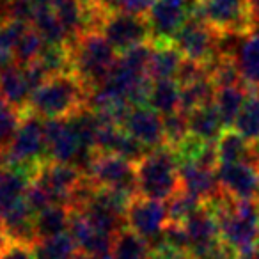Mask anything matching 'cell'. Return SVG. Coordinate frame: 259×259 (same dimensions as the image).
Here are the masks:
<instances>
[{"label":"cell","instance_id":"6da1fadb","mask_svg":"<svg viewBox=\"0 0 259 259\" xmlns=\"http://www.w3.org/2000/svg\"><path fill=\"white\" fill-rule=\"evenodd\" d=\"M89 91L73 73L50 76L30 96L27 110L41 119H68L87 107Z\"/></svg>","mask_w":259,"mask_h":259},{"label":"cell","instance_id":"7a4b0ae2","mask_svg":"<svg viewBox=\"0 0 259 259\" xmlns=\"http://www.w3.org/2000/svg\"><path fill=\"white\" fill-rule=\"evenodd\" d=\"M68 48L71 54V73L78 76L89 93L108 78L119 57L101 32L82 34L68 43Z\"/></svg>","mask_w":259,"mask_h":259},{"label":"cell","instance_id":"3957f363","mask_svg":"<svg viewBox=\"0 0 259 259\" xmlns=\"http://www.w3.org/2000/svg\"><path fill=\"white\" fill-rule=\"evenodd\" d=\"M137 165V188L146 199L165 202L181 190L180 163L172 148L151 149Z\"/></svg>","mask_w":259,"mask_h":259},{"label":"cell","instance_id":"277c9868","mask_svg":"<svg viewBox=\"0 0 259 259\" xmlns=\"http://www.w3.org/2000/svg\"><path fill=\"white\" fill-rule=\"evenodd\" d=\"M220 236L241 255L259 250V202L227 199L215 213Z\"/></svg>","mask_w":259,"mask_h":259},{"label":"cell","instance_id":"5b68a950","mask_svg":"<svg viewBox=\"0 0 259 259\" xmlns=\"http://www.w3.org/2000/svg\"><path fill=\"white\" fill-rule=\"evenodd\" d=\"M6 165H16L30 169L36 174V169L47 162V137H45V119L25 112L23 119L16 130L15 139L8 151L4 153Z\"/></svg>","mask_w":259,"mask_h":259},{"label":"cell","instance_id":"8992f818","mask_svg":"<svg viewBox=\"0 0 259 259\" xmlns=\"http://www.w3.org/2000/svg\"><path fill=\"white\" fill-rule=\"evenodd\" d=\"M87 178L98 188L119 192L128 197H135L139 194L137 165L122 156L98 153Z\"/></svg>","mask_w":259,"mask_h":259},{"label":"cell","instance_id":"52a82bcc","mask_svg":"<svg viewBox=\"0 0 259 259\" xmlns=\"http://www.w3.org/2000/svg\"><path fill=\"white\" fill-rule=\"evenodd\" d=\"M220 34L209 27L204 20L192 15L183 27L174 36L172 45L185 59L209 64L219 57Z\"/></svg>","mask_w":259,"mask_h":259},{"label":"cell","instance_id":"ba28073f","mask_svg":"<svg viewBox=\"0 0 259 259\" xmlns=\"http://www.w3.org/2000/svg\"><path fill=\"white\" fill-rule=\"evenodd\" d=\"M101 34L117 54H124L135 47L151 43L146 16L130 15L122 11L107 15L101 27Z\"/></svg>","mask_w":259,"mask_h":259},{"label":"cell","instance_id":"9c48e42d","mask_svg":"<svg viewBox=\"0 0 259 259\" xmlns=\"http://www.w3.org/2000/svg\"><path fill=\"white\" fill-rule=\"evenodd\" d=\"M190 16L192 9L185 0H155L146 15L151 43H172L178 30Z\"/></svg>","mask_w":259,"mask_h":259},{"label":"cell","instance_id":"30bf717a","mask_svg":"<svg viewBox=\"0 0 259 259\" xmlns=\"http://www.w3.org/2000/svg\"><path fill=\"white\" fill-rule=\"evenodd\" d=\"M167 224H169L167 204L160 201L135 195L126 208V227L146 238L149 245L160 240Z\"/></svg>","mask_w":259,"mask_h":259},{"label":"cell","instance_id":"8fae6325","mask_svg":"<svg viewBox=\"0 0 259 259\" xmlns=\"http://www.w3.org/2000/svg\"><path fill=\"white\" fill-rule=\"evenodd\" d=\"M217 178L222 192L231 199L259 202V167L255 163H220Z\"/></svg>","mask_w":259,"mask_h":259},{"label":"cell","instance_id":"7c38bea8","mask_svg":"<svg viewBox=\"0 0 259 259\" xmlns=\"http://www.w3.org/2000/svg\"><path fill=\"white\" fill-rule=\"evenodd\" d=\"M45 137H47V162H61L73 165L76 158L89 149L82 144L69 119H47Z\"/></svg>","mask_w":259,"mask_h":259},{"label":"cell","instance_id":"4fadbf2b","mask_svg":"<svg viewBox=\"0 0 259 259\" xmlns=\"http://www.w3.org/2000/svg\"><path fill=\"white\" fill-rule=\"evenodd\" d=\"M121 128L130 137H134L142 146L151 149L165 146V132H163V117L156 114L148 105H134L126 112Z\"/></svg>","mask_w":259,"mask_h":259},{"label":"cell","instance_id":"5bb4252c","mask_svg":"<svg viewBox=\"0 0 259 259\" xmlns=\"http://www.w3.org/2000/svg\"><path fill=\"white\" fill-rule=\"evenodd\" d=\"M83 180V174L71 163L61 162H43L36 169L32 181H37L41 187H45L54 197L55 204L68 206L71 192L76 185Z\"/></svg>","mask_w":259,"mask_h":259},{"label":"cell","instance_id":"9a60e30c","mask_svg":"<svg viewBox=\"0 0 259 259\" xmlns=\"http://www.w3.org/2000/svg\"><path fill=\"white\" fill-rule=\"evenodd\" d=\"M69 234L75 241L76 248L82 254L98 255V257H108L112 254V243H114V234H108L105 231L98 229L96 226L89 222L82 213L73 211Z\"/></svg>","mask_w":259,"mask_h":259},{"label":"cell","instance_id":"2e32d148","mask_svg":"<svg viewBox=\"0 0 259 259\" xmlns=\"http://www.w3.org/2000/svg\"><path fill=\"white\" fill-rule=\"evenodd\" d=\"M183 227L188 234V241H190L192 259H194V255L206 250L222 238L220 236L219 219L208 204H202L190 219L185 220Z\"/></svg>","mask_w":259,"mask_h":259},{"label":"cell","instance_id":"e0dca14e","mask_svg":"<svg viewBox=\"0 0 259 259\" xmlns=\"http://www.w3.org/2000/svg\"><path fill=\"white\" fill-rule=\"evenodd\" d=\"M231 59L240 73L241 82L252 91H259V27H254L238 39Z\"/></svg>","mask_w":259,"mask_h":259},{"label":"cell","instance_id":"ac0fdd59","mask_svg":"<svg viewBox=\"0 0 259 259\" xmlns=\"http://www.w3.org/2000/svg\"><path fill=\"white\" fill-rule=\"evenodd\" d=\"M34 170L16 165L0 167V217L25 199Z\"/></svg>","mask_w":259,"mask_h":259},{"label":"cell","instance_id":"d6986e66","mask_svg":"<svg viewBox=\"0 0 259 259\" xmlns=\"http://www.w3.org/2000/svg\"><path fill=\"white\" fill-rule=\"evenodd\" d=\"M181 188L199 197L202 202L211 201L222 192L217 178V169L197 165V163H183L180 165Z\"/></svg>","mask_w":259,"mask_h":259},{"label":"cell","instance_id":"ffe728a7","mask_svg":"<svg viewBox=\"0 0 259 259\" xmlns=\"http://www.w3.org/2000/svg\"><path fill=\"white\" fill-rule=\"evenodd\" d=\"M34 219H36V213L27 206L25 199L0 217L13 243H23L29 247H34L37 243Z\"/></svg>","mask_w":259,"mask_h":259},{"label":"cell","instance_id":"44dd1931","mask_svg":"<svg viewBox=\"0 0 259 259\" xmlns=\"http://www.w3.org/2000/svg\"><path fill=\"white\" fill-rule=\"evenodd\" d=\"M34 89L25 75V69L20 64H11L0 73V98L8 103L25 112Z\"/></svg>","mask_w":259,"mask_h":259},{"label":"cell","instance_id":"7402d4cb","mask_svg":"<svg viewBox=\"0 0 259 259\" xmlns=\"http://www.w3.org/2000/svg\"><path fill=\"white\" fill-rule=\"evenodd\" d=\"M220 163H254V144L234 128H226L215 142Z\"/></svg>","mask_w":259,"mask_h":259},{"label":"cell","instance_id":"603a6c76","mask_svg":"<svg viewBox=\"0 0 259 259\" xmlns=\"http://www.w3.org/2000/svg\"><path fill=\"white\" fill-rule=\"evenodd\" d=\"M71 219L73 209L66 204H52L48 208H45L43 211L36 213L34 226H36L37 241L69 233Z\"/></svg>","mask_w":259,"mask_h":259},{"label":"cell","instance_id":"cb8c5ba5","mask_svg":"<svg viewBox=\"0 0 259 259\" xmlns=\"http://www.w3.org/2000/svg\"><path fill=\"white\" fill-rule=\"evenodd\" d=\"M146 105L162 117L181 110V85L176 80H151Z\"/></svg>","mask_w":259,"mask_h":259},{"label":"cell","instance_id":"d4e9b609","mask_svg":"<svg viewBox=\"0 0 259 259\" xmlns=\"http://www.w3.org/2000/svg\"><path fill=\"white\" fill-rule=\"evenodd\" d=\"M183 59L185 57L172 43L153 45L151 59L148 64V76L151 80H174Z\"/></svg>","mask_w":259,"mask_h":259},{"label":"cell","instance_id":"484cf974","mask_svg":"<svg viewBox=\"0 0 259 259\" xmlns=\"http://www.w3.org/2000/svg\"><path fill=\"white\" fill-rule=\"evenodd\" d=\"M250 91V87H247L245 83H236V85L219 87L217 89L213 105H215L219 115L222 117V122L226 128H231L234 124Z\"/></svg>","mask_w":259,"mask_h":259},{"label":"cell","instance_id":"4316f807","mask_svg":"<svg viewBox=\"0 0 259 259\" xmlns=\"http://www.w3.org/2000/svg\"><path fill=\"white\" fill-rule=\"evenodd\" d=\"M187 115H188V130H190V134L199 137L201 141L217 142L220 134L226 130L222 117L219 115V112H217L213 103L202 105V107L188 112Z\"/></svg>","mask_w":259,"mask_h":259},{"label":"cell","instance_id":"83f0119b","mask_svg":"<svg viewBox=\"0 0 259 259\" xmlns=\"http://www.w3.org/2000/svg\"><path fill=\"white\" fill-rule=\"evenodd\" d=\"M151 252L153 248L146 238L124 227L115 234L110 259H149Z\"/></svg>","mask_w":259,"mask_h":259},{"label":"cell","instance_id":"f1b7e54d","mask_svg":"<svg viewBox=\"0 0 259 259\" xmlns=\"http://www.w3.org/2000/svg\"><path fill=\"white\" fill-rule=\"evenodd\" d=\"M30 25L39 32L47 45H68L69 34L62 22L59 20L57 13L48 8H36Z\"/></svg>","mask_w":259,"mask_h":259},{"label":"cell","instance_id":"f546056e","mask_svg":"<svg viewBox=\"0 0 259 259\" xmlns=\"http://www.w3.org/2000/svg\"><path fill=\"white\" fill-rule=\"evenodd\" d=\"M32 250L36 259H73L78 254V248L69 233L37 241Z\"/></svg>","mask_w":259,"mask_h":259},{"label":"cell","instance_id":"4dcf8cb0","mask_svg":"<svg viewBox=\"0 0 259 259\" xmlns=\"http://www.w3.org/2000/svg\"><path fill=\"white\" fill-rule=\"evenodd\" d=\"M233 126L248 142H259V91H250Z\"/></svg>","mask_w":259,"mask_h":259},{"label":"cell","instance_id":"1f68e13d","mask_svg":"<svg viewBox=\"0 0 259 259\" xmlns=\"http://www.w3.org/2000/svg\"><path fill=\"white\" fill-rule=\"evenodd\" d=\"M217 85L211 80V76L181 87V112L188 114V112L195 110V108L202 107V105L213 103Z\"/></svg>","mask_w":259,"mask_h":259},{"label":"cell","instance_id":"d6a6232c","mask_svg":"<svg viewBox=\"0 0 259 259\" xmlns=\"http://www.w3.org/2000/svg\"><path fill=\"white\" fill-rule=\"evenodd\" d=\"M45 41L43 37L39 36L36 29L32 25L22 34V37L18 39V43L15 45L13 48V59H15V64L25 66L30 64V62L37 61L39 54L43 52L45 48Z\"/></svg>","mask_w":259,"mask_h":259},{"label":"cell","instance_id":"836d02e7","mask_svg":"<svg viewBox=\"0 0 259 259\" xmlns=\"http://www.w3.org/2000/svg\"><path fill=\"white\" fill-rule=\"evenodd\" d=\"M25 112L18 110L11 103L0 98V153H6L15 139L16 130L23 119Z\"/></svg>","mask_w":259,"mask_h":259},{"label":"cell","instance_id":"e575fe53","mask_svg":"<svg viewBox=\"0 0 259 259\" xmlns=\"http://www.w3.org/2000/svg\"><path fill=\"white\" fill-rule=\"evenodd\" d=\"M204 202L199 197L192 195L190 192L181 188L172 199L167 201V213H169V222L183 224L187 219H190Z\"/></svg>","mask_w":259,"mask_h":259},{"label":"cell","instance_id":"d590c367","mask_svg":"<svg viewBox=\"0 0 259 259\" xmlns=\"http://www.w3.org/2000/svg\"><path fill=\"white\" fill-rule=\"evenodd\" d=\"M163 132H165V144L169 148L178 146L188 134V115L185 112H174L163 117Z\"/></svg>","mask_w":259,"mask_h":259},{"label":"cell","instance_id":"8d00e7d4","mask_svg":"<svg viewBox=\"0 0 259 259\" xmlns=\"http://www.w3.org/2000/svg\"><path fill=\"white\" fill-rule=\"evenodd\" d=\"M151 248L153 252L149 259H192V254L188 250L170 247V245L163 243V241H160L158 245H155Z\"/></svg>","mask_w":259,"mask_h":259},{"label":"cell","instance_id":"74e56055","mask_svg":"<svg viewBox=\"0 0 259 259\" xmlns=\"http://www.w3.org/2000/svg\"><path fill=\"white\" fill-rule=\"evenodd\" d=\"M153 4H155V0H119V11L146 16Z\"/></svg>","mask_w":259,"mask_h":259},{"label":"cell","instance_id":"f35d334b","mask_svg":"<svg viewBox=\"0 0 259 259\" xmlns=\"http://www.w3.org/2000/svg\"><path fill=\"white\" fill-rule=\"evenodd\" d=\"M0 259H36L32 247L23 243H11L4 252H0Z\"/></svg>","mask_w":259,"mask_h":259},{"label":"cell","instance_id":"ab89813d","mask_svg":"<svg viewBox=\"0 0 259 259\" xmlns=\"http://www.w3.org/2000/svg\"><path fill=\"white\" fill-rule=\"evenodd\" d=\"M248 13L254 27H259V0H248Z\"/></svg>","mask_w":259,"mask_h":259},{"label":"cell","instance_id":"60d3db41","mask_svg":"<svg viewBox=\"0 0 259 259\" xmlns=\"http://www.w3.org/2000/svg\"><path fill=\"white\" fill-rule=\"evenodd\" d=\"M11 243H13L11 238H9V234H8V231H6L4 224H2V220H0V252H4Z\"/></svg>","mask_w":259,"mask_h":259},{"label":"cell","instance_id":"b9f144b4","mask_svg":"<svg viewBox=\"0 0 259 259\" xmlns=\"http://www.w3.org/2000/svg\"><path fill=\"white\" fill-rule=\"evenodd\" d=\"M55 2H57V0H34V6H36V8H48V9H54Z\"/></svg>","mask_w":259,"mask_h":259},{"label":"cell","instance_id":"7bdbcfd3","mask_svg":"<svg viewBox=\"0 0 259 259\" xmlns=\"http://www.w3.org/2000/svg\"><path fill=\"white\" fill-rule=\"evenodd\" d=\"M73 259H108V257H98V255H89V254H82V252H78Z\"/></svg>","mask_w":259,"mask_h":259},{"label":"cell","instance_id":"ee69618b","mask_svg":"<svg viewBox=\"0 0 259 259\" xmlns=\"http://www.w3.org/2000/svg\"><path fill=\"white\" fill-rule=\"evenodd\" d=\"M6 165V156L4 153H0V167H4Z\"/></svg>","mask_w":259,"mask_h":259},{"label":"cell","instance_id":"f6af8a7d","mask_svg":"<svg viewBox=\"0 0 259 259\" xmlns=\"http://www.w3.org/2000/svg\"><path fill=\"white\" fill-rule=\"evenodd\" d=\"M82 2H87V0H82Z\"/></svg>","mask_w":259,"mask_h":259}]
</instances>
